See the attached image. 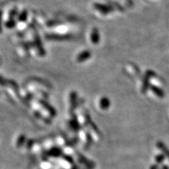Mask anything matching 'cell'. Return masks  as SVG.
I'll use <instances>...</instances> for the list:
<instances>
[{
	"instance_id": "6da1fadb",
	"label": "cell",
	"mask_w": 169,
	"mask_h": 169,
	"mask_svg": "<svg viewBox=\"0 0 169 169\" xmlns=\"http://www.w3.org/2000/svg\"><path fill=\"white\" fill-rule=\"evenodd\" d=\"M94 8L97 10H98L101 13L106 15L111 13V11L113 10V9L110 6H107L105 4H100V3H94Z\"/></svg>"
},
{
	"instance_id": "7a4b0ae2",
	"label": "cell",
	"mask_w": 169,
	"mask_h": 169,
	"mask_svg": "<svg viewBox=\"0 0 169 169\" xmlns=\"http://www.w3.org/2000/svg\"><path fill=\"white\" fill-rule=\"evenodd\" d=\"M99 32L97 28L92 29L91 33V40L94 44H97L99 42Z\"/></svg>"
},
{
	"instance_id": "3957f363",
	"label": "cell",
	"mask_w": 169,
	"mask_h": 169,
	"mask_svg": "<svg viewBox=\"0 0 169 169\" xmlns=\"http://www.w3.org/2000/svg\"><path fill=\"white\" fill-rule=\"evenodd\" d=\"M28 13L26 10H23L18 13L17 16L18 21H20V22H25L28 19Z\"/></svg>"
},
{
	"instance_id": "277c9868",
	"label": "cell",
	"mask_w": 169,
	"mask_h": 169,
	"mask_svg": "<svg viewBox=\"0 0 169 169\" xmlns=\"http://www.w3.org/2000/svg\"><path fill=\"white\" fill-rule=\"evenodd\" d=\"M4 25H5L6 28H8V29H12V28H14L16 27V21L14 18H9L8 20L6 21Z\"/></svg>"
},
{
	"instance_id": "5b68a950",
	"label": "cell",
	"mask_w": 169,
	"mask_h": 169,
	"mask_svg": "<svg viewBox=\"0 0 169 169\" xmlns=\"http://www.w3.org/2000/svg\"><path fill=\"white\" fill-rule=\"evenodd\" d=\"M18 15V9H13L10 11L9 13V18H14L15 17H17Z\"/></svg>"
},
{
	"instance_id": "8992f818",
	"label": "cell",
	"mask_w": 169,
	"mask_h": 169,
	"mask_svg": "<svg viewBox=\"0 0 169 169\" xmlns=\"http://www.w3.org/2000/svg\"><path fill=\"white\" fill-rule=\"evenodd\" d=\"M90 52H87V51H85V52H83V53H81V54H80V56H79V58L80 59H87V57H89V56H90Z\"/></svg>"
},
{
	"instance_id": "52a82bcc",
	"label": "cell",
	"mask_w": 169,
	"mask_h": 169,
	"mask_svg": "<svg viewBox=\"0 0 169 169\" xmlns=\"http://www.w3.org/2000/svg\"><path fill=\"white\" fill-rule=\"evenodd\" d=\"M2 25H3V12L0 10V33L2 32Z\"/></svg>"
}]
</instances>
